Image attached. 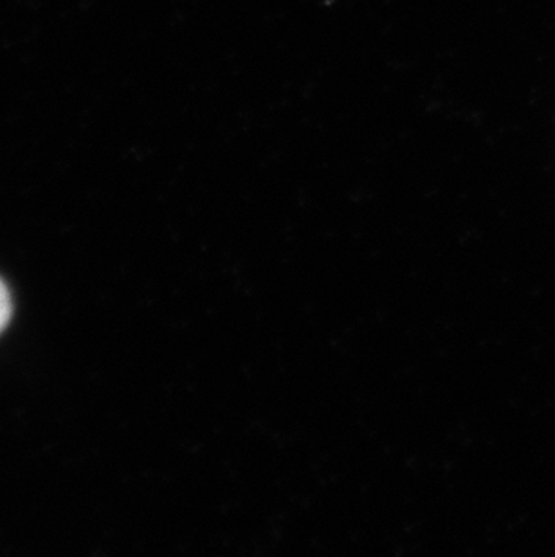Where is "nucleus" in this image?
Listing matches in <instances>:
<instances>
[{"mask_svg": "<svg viewBox=\"0 0 555 557\" xmlns=\"http://www.w3.org/2000/svg\"><path fill=\"white\" fill-rule=\"evenodd\" d=\"M11 320V298L5 289L4 282L0 280V334L4 332L5 326Z\"/></svg>", "mask_w": 555, "mask_h": 557, "instance_id": "f257e3e1", "label": "nucleus"}]
</instances>
